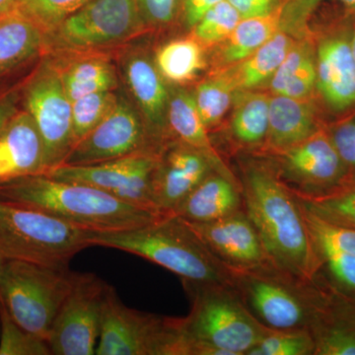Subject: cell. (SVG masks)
<instances>
[{
  "label": "cell",
  "mask_w": 355,
  "mask_h": 355,
  "mask_svg": "<svg viewBox=\"0 0 355 355\" xmlns=\"http://www.w3.org/2000/svg\"><path fill=\"white\" fill-rule=\"evenodd\" d=\"M330 139L347 170H355V118L338 125Z\"/></svg>",
  "instance_id": "41"
},
{
  "label": "cell",
  "mask_w": 355,
  "mask_h": 355,
  "mask_svg": "<svg viewBox=\"0 0 355 355\" xmlns=\"http://www.w3.org/2000/svg\"><path fill=\"white\" fill-rule=\"evenodd\" d=\"M243 207L261 236L270 261L284 272L315 282L321 263L298 198L277 172L250 163L241 179Z\"/></svg>",
  "instance_id": "1"
},
{
  "label": "cell",
  "mask_w": 355,
  "mask_h": 355,
  "mask_svg": "<svg viewBox=\"0 0 355 355\" xmlns=\"http://www.w3.org/2000/svg\"><path fill=\"white\" fill-rule=\"evenodd\" d=\"M158 156L157 153H140L98 164L60 165L46 174L95 187L123 202L155 212L151 189Z\"/></svg>",
  "instance_id": "13"
},
{
  "label": "cell",
  "mask_w": 355,
  "mask_h": 355,
  "mask_svg": "<svg viewBox=\"0 0 355 355\" xmlns=\"http://www.w3.org/2000/svg\"><path fill=\"white\" fill-rule=\"evenodd\" d=\"M0 200L96 232L127 230L159 216L95 187L48 174L18 178L0 184Z\"/></svg>",
  "instance_id": "2"
},
{
  "label": "cell",
  "mask_w": 355,
  "mask_h": 355,
  "mask_svg": "<svg viewBox=\"0 0 355 355\" xmlns=\"http://www.w3.org/2000/svg\"><path fill=\"white\" fill-rule=\"evenodd\" d=\"M46 48V34L18 10L0 13V76L29 62Z\"/></svg>",
  "instance_id": "22"
},
{
  "label": "cell",
  "mask_w": 355,
  "mask_h": 355,
  "mask_svg": "<svg viewBox=\"0 0 355 355\" xmlns=\"http://www.w3.org/2000/svg\"><path fill=\"white\" fill-rule=\"evenodd\" d=\"M135 0H92L46 35V46L69 51L106 48L146 28Z\"/></svg>",
  "instance_id": "9"
},
{
  "label": "cell",
  "mask_w": 355,
  "mask_h": 355,
  "mask_svg": "<svg viewBox=\"0 0 355 355\" xmlns=\"http://www.w3.org/2000/svg\"><path fill=\"white\" fill-rule=\"evenodd\" d=\"M140 153H157L139 110L123 93L101 123L71 149L64 164H98Z\"/></svg>",
  "instance_id": "12"
},
{
  "label": "cell",
  "mask_w": 355,
  "mask_h": 355,
  "mask_svg": "<svg viewBox=\"0 0 355 355\" xmlns=\"http://www.w3.org/2000/svg\"><path fill=\"white\" fill-rule=\"evenodd\" d=\"M119 93L102 91L78 98L72 102L74 146L97 127L116 106Z\"/></svg>",
  "instance_id": "32"
},
{
  "label": "cell",
  "mask_w": 355,
  "mask_h": 355,
  "mask_svg": "<svg viewBox=\"0 0 355 355\" xmlns=\"http://www.w3.org/2000/svg\"><path fill=\"white\" fill-rule=\"evenodd\" d=\"M222 171L207 155L179 141L162 148L153 178L151 202L158 214H175L184 198L209 174Z\"/></svg>",
  "instance_id": "15"
},
{
  "label": "cell",
  "mask_w": 355,
  "mask_h": 355,
  "mask_svg": "<svg viewBox=\"0 0 355 355\" xmlns=\"http://www.w3.org/2000/svg\"><path fill=\"white\" fill-rule=\"evenodd\" d=\"M92 0H23L18 10L34 21L48 35Z\"/></svg>",
  "instance_id": "36"
},
{
  "label": "cell",
  "mask_w": 355,
  "mask_h": 355,
  "mask_svg": "<svg viewBox=\"0 0 355 355\" xmlns=\"http://www.w3.org/2000/svg\"><path fill=\"white\" fill-rule=\"evenodd\" d=\"M23 0H0V13L14 10L20 6Z\"/></svg>",
  "instance_id": "46"
},
{
  "label": "cell",
  "mask_w": 355,
  "mask_h": 355,
  "mask_svg": "<svg viewBox=\"0 0 355 355\" xmlns=\"http://www.w3.org/2000/svg\"><path fill=\"white\" fill-rule=\"evenodd\" d=\"M350 46H352V53H354V58H355V33L354 35V38H352V42H350Z\"/></svg>",
  "instance_id": "48"
},
{
  "label": "cell",
  "mask_w": 355,
  "mask_h": 355,
  "mask_svg": "<svg viewBox=\"0 0 355 355\" xmlns=\"http://www.w3.org/2000/svg\"><path fill=\"white\" fill-rule=\"evenodd\" d=\"M146 26H164L176 18L180 0H135Z\"/></svg>",
  "instance_id": "40"
},
{
  "label": "cell",
  "mask_w": 355,
  "mask_h": 355,
  "mask_svg": "<svg viewBox=\"0 0 355 355\" xmlns=\"http://www.w3.org/2000/svg\"><path fill=\"white\" fill-rule=\"evenodd\" d=\"M247 355H315V342L307 330H270Z\"/></svg>",
  "instance_id": "35"
},
{
  "label": "cell",
  "mask_w": 355,
  "mask_h": 355,
  "mask_svg": "<svg viewBox=\"0 0 355 355\" xmlns=\"http://www.w3.org/2000/svg\"><path fill=\"white\" fill-rule=\"evenodd\" d=\"M243 209L241 186L230 175L214 171L184 198L173 214L191 223H205Z\"/></svg>",
  "instance_id": "20"
},
{
  "label": "cell",
  "mask_w": 355,
  "mask_h": 355,
  "mask_svg": "<svg viewBox=\"0 0 355 355\" xmlns=\"http://www.w3.org/2000/svg\"><path fill=\"white\" fill-rule=\"evenodd\" d=\"M92 246L120 250L162 266L182 282L232 284V272L209 251L193 226L177 214H159L144 225L90 234ZM233 286V284H232Z\"/></svg>",
  "instance_id": "3"
},
{
  "label": "cell",
  "mask_w": 355,
  "mask_h": 355,
  "mask_svg": "<svg viewBox=\"0 0 355 355\" xmlns=\"http://www.w3.org/2000/svg\"><path fill=\"white\" fill-rule=\"evenodd\" d=\"M232 272L233 287L254 319L275 331L307 330L328 298V287L275 266Z\"/></svg>",
  "instance_id": "5"
},
{
  "label": "cell",
  "mask_w": 355,
  "mask_h": 355,
  "mask_svg": "<svg viewBox=\"0 0 355 355\" xmlns=\"http://www.w3.org/2000/svg\"><path fill=\"white\" fill-rule=\"evenodd\" d=\"M242 19L259 17L272 12L279 6V0H227Z\"/></svg>",
  "instance_id": "43"
},
{
  "label": "cell",
  "mask_w": 355,
  "mask_h": 355,
  "mask_svg": "<svg viewBox=\"0 0 355 355\" xmlns=\"http://www.w3.org/2000/svg\"><path fill=\"white\" fill-rule=\"evenodd\" d=\"M242 18L227 0H222L193 27L196 37L205 43H216L227 39Z\"/></svg>",
  "instance_id": "38"
},
{
  "label": "cell",
  "mask_w": 355,
  "mask_h": 355,
  "mask_svg": "<svg viewBox=\"0 0 355 355\" xmlns=\"http://www.w3.org/2000/svg\"><path fill=\"white\" fill-rule=\"evenodd\" d=\"M306 210L331 225L355 229V184L318 196H297Z\"/></svg>",
  "instance_id": "29"
},
{
  "label": "cell",
  "mask_w": 355,
  "mask_h": 355,
  "mask_svg": "<svg viewBox=\"0 0 355 355\" xmlns=\"http://www.w3.org/2000/svg\"><path fill=\"white\" fill-rule=\"evenodd\" d=\"M77 275L69 268L6 260L0 279V302L20 327L48 340Z\"/></svg>",
  "instance_id": "8"
},
{
  "label": "cell",
  "mask_w": 355,
  "mask_h": 355,
  "mask_svg": "<svg viewBox=\"0 0 355 355\" xmlns=\"http://www.w3.org/2000/svg\"><path fill=\"white\" fill-rule=\"evenodd\" d=\"M168 127L179 139V141L207 154L222 171L231 174L222 162L220 156L209 139L193 94L182 89L170 92Z\"/></svg>",
  "instance_id": "25"
},
{
  "label": "cell",
  "mask_w": 355,
  "mask_h": 355,
  "mask_svg": "<svg viewBox=\"0 0 355 355\" xmlns=\"http://www.w3.org/2000/svg\"><path fill=\"white\" fill-rule=\"evenodd\" d=\"M282 18L284 8L279 6L266 15L241 19L227 38V44L224 49L226 62H241L253 55L277 34Z\"/></svg>",
  "instance_id": "26"
},
{
  "label": "cell",
  "mask_w": 355,
  "mask_h": 355,
  "mask_svg": "<svg viewBox=\"0 0 355 355\" xmlns=\"http://www.w3.org/2000/svg\"><path fill=\"white\" fill-rule=\"evenodd\" d=\"M44 172V144L38 128L25 110L17 111L0 132V184Z\"/></svg>",
  "instance_id": "18"
},
{
  "label": "cell",
  "mask_w": 355,
  "mask_h": 355,
  "mask_svg": "<svg viewBox=\"0 0 355 355\" xmlns=\"http://www.w3.org/2000/svg\"><path fill=\"white\" fill-rule=\"evenodd\" d=\"M77 55L76 58L57 67L62 85L70 101L73 102L83 96L114 91L119 87V78L114 65L102 55Z\"/></svg>",
  "instance_id": "24"
},
{
  "label": "cell",
  "mask_w": 355,
  "mask_h": 355,
  "mask_svg": "<svg viewBox=\"0 0 355 355\" xmlns=\"http://www.w3.org/2000/svg\"><path fill=\"white\" fill-rule=\"evenodd\" d=\"M91 232L0 200V254L6 260L67 268L76 254L92 247Z\"/></svg>",
  "instance_id": "6"
},
{
  "label": "cell",
  "mask_w": 355,
  "mask_h": 355,
  "mask_svg": "<svg viewBox=\"0 0 355 355\" xmlns=\"http://www.w3.org/2000/svg\"><path fill=\"white\" fill-rule=\"evenodd\" d=\"M196 104L207 130L225 116L232 101V89L229 83L209 80L198 84L195 94Z\"/></svg>",
  "instance_id": "37"
},
{
  "label": "cell",
  "mask_w": 355,
  "mask_h": 355,
  "mask_svg": "<svg viewBox=\"0 0 355 355\" xmlns=\"http://www.w3.org/2000/svg\"><path fill=\"white\" fill-rule=\"evenodd\" d=\"M189 223L230 272L275 266L244 209L218 220Z\"/></svg>",
  "instance_id": "16"
},
{
  "label": "cell",
  "mask_w": 355,
  "mask_h": 355,
  "mask_svg": "<svg viewBox=\"0 0 355 355\" xmlns=\"http://www.w3.org/2000/svg\"><path fill=\"white\" fill-rule=\"evenodd\" d=\"M317 83L316 64L306 50H289L279 69L272 77L275 95L303 99L312 92Z\"/></svg>",
  "instance_id": "28"
},
{
  "label": "cell",
  "mask_w": 355,
  "mask_h": 355,
  "mask_svg": "<svg viewBox=\"0 0 355 355\" xmlns=\"http://www.w3.org/2000/svg\"><path fill=\"white\" fill-rule=\"evenodd\" d=\"M315 133L314 114L307 103L280 95L270 100L268 140L275 150L295 146Z\"/></svg>",
  "instance_id": "23"
},
{
  "label": "cell",
  "mask_w": 355,
  "mask_h": 355,
  "mask_svg": "<svg viewBox=\"0 0 355 355\" xmlns=\"http://www.w3.org/2000/svg\"><path fill=\"white\" fill-rule=\"evenodd\" d=\"M23 105L43 140L46 174L64 164L74 146L72 102L53 62L42 64L26 84Z\"/></svg>",
  "instance_id": "10"
},
{
  "label": "cell",
  "mask_w": 355,
  "mask_h": 355,
  "mask_svg": "<svg viewBox=\"0 0 355 355\" xmlns=\"http://www.w3.org/2000/svg\"><path fill=\"white\" fill-rule=\"evenodd\" d=\"M324 3H334L342 6L345 8L355 10V0H291L288 6L282 7L284 12L288 13L289 16L301 19L307 17L311 13Z\"/></svg>",
  "instance_id": "42"
},
{
  "label": "cell",
  "mask_w": 355,
  "mask_h": 355,
  "mask_svg": "<svg viewBox=\"0 0 355 355\" xmlns=\"http://www.w3.org/2000/svg\"><path fill=\"white\" fill-rule=\"evenodd\" d=\"M191 312L181 318L184 335L200 355H247L270 331L254 319L232 284L183 282Z\"/></svg>",
  "instance_id": "4"
},
{
  "label": "cell",
  "mask_w": 355,
  "mask_h": 355,
  "mask_svg": "<svg viewBox=\"0 0 355 355\" xmlns=\"http://www.w3.org/2000/svg\"><path fill=\"white\" fill-rule=\"evenodd\" d=\"M107 286L93 273L78 272L49 335L51 354H95Z\"/></svg>",
  "instance_id": "11"
},
{
  "label": "cell",
  "mask_w": 355,
  "mask_h": 355,
  "mask_svg": "<svg viewBox=\"0 0 355 355\" xmlns=\"http://www.w3.org/2000/svg\"><path fill=\"white\" fill-rule=\"evenodd\" d=\"M270 99L261 94L246 96L233 114V137L248 146L261 144L268 139Z\"/></svg>",
  "instance_id": "30"
},
{
  "label": "cell",
  "mask_w": 355,
  "mask_h": 355,
  "mask_svg": "<svg viewBox=\"0 0 355 355\" xmlns=\"http://www.w3.org/2000/svg\"><path fill=\"white\" fill-rule=\"evenodd\" d=\"M155 65L163 78L170 83H189L205 67L202 46L193 39L174 40L159 49Z\"/></svg>",
  "instance_id": "27"
},
{
  "label": "cell",
  "mask_w": 355,
  "mask_h": 355,
  "mask_svg": "<svg viewBox=\"0 0 355 355\" xmlns=\"http://www.w3.org/2000/svg\"><path fill=\"white\" fill-rule=\"evenodd\" d=\"M121 71L133 105L146 125L151 144L160 153L168 128L170 98L162 76L146 53L135 49L121 55Z\"/></svg>",
  "instance_id": "17"
},
{
  "label": "cell",
  "mask_w": 355,
  "mask_h": 355,
  "mask_svg": "<svg viewBox=\"0 0 355 355\" xmlns=\"http://www.w3.org/2000/svg\"><path fill=\"white\" fill-rule=\"evenodd\" d=\"M48 340L16 323L0 302V355H51Z\"/></svg>",
  "instance_id": "33"
},
{
  "label": "cell",
  "mask_w": 355,
  "mask_h": 355,
  "mask_svg": "<svg viewBox=\"0 0 355 355\" xmlns=\"http://www.w3.org/2000/svg\"><path fill=\"white\" fill-rule=\"evenodd\" d=\"M314 247L321 263L320 270L326 268L330 277L327 286L355 299V257L319 243H314Z\"/></svg>",
  "instance_id": "34"
},
{
  "label": "cell",
  "mask_w": 355,
  "mask_h": 355,
  "mask_svg": "<svg viewBox=\"0 0 355 355\" xmlns=\"http://www.w3.org/2000/svg\"><path fill=\"white\" fill-rule=\"evenodd\" d=\"M97 355H193L181 318L163 317L123 304L113 286L103 299Z\"/></svg>",
  "instance_id": "7"
},
{
  "label": "cell",
  "mask_w": 355,
  "mask_h": 355,
  "mask_svg": "<svg viewBox=\"0 0 355 355\" xmlns=\"http://www.w3.org/2000/svg\"><path fill=\"white\" fill-rule=\"evenodd\" d=\"M6 261V259L0 254V279H1L2 270H3V266Z\"/></svg>",
  "instance_id": "47"
},
{
  "label": "cell",
  "mask_w": 355,
  "mask_h": 355,
  "mask_svg": "<svg viewBox=\"0 0 355 355\" xmlns=\"http://www.w3.org/2000/svg\"><path fill=\"white\" fill-rule=\"evenodd\" d=\"M302 210L306 226L313 242L327 245L355 257V229L331 225L318 218L303 207Z\"/></svg>",
  "instance_id": "39"
},
{
  "label": "cell",
  "mask_w": 355,
  "mask_h": 355,
  "mask_svg": "<svg viewBox=\"0 0 355 355\" xmlns=\"http://www.w3.org/2000/svg\"><path fill=\"white\" fill-rule=\"evenodd\" d=\"M316 70V85L331 109L343 111L354 106L355 58L349 42L324 40L318 50Z\"/></svg>",
  "instance_id": "19"
},
{
  "label": "cell",
  "mask_w": 355,
  "mask_h": 355,
  "mask_svg": "<svg viewBox=\"0 0 355 355\" xmlns=\"http://www.w3.org/2000/svg\"><path fill=\"white\" fill-rule=\"evenodd\" d=\"M221 1L222 0H180L184 23L189 28L193 29L207 11Z\"/></svg>",
  "instance_id": "44"
},
{
  "label": "cell",
  "mask_w": 355,
  "mask_h": 355,
  "mask_svg": "<svg viewBox=\"0 0 355 355\" xmlns=\"http://www.w3.org/2000/svg\"><path fill=\"white\" fill-rule=\"evenodd\" d=\"M291 42L286 35L277 33L253 55L245 60L240 69L239 83L242 87L253 88L272 79L286 58Z\"/></svg>",
  "instance_id": "31"
},
{
  "label": "cell",
  "mask_w": 355,
  "mask_h": 355,
  "mask_svg": "<svg viewBox=\"0 0 355 355\" xmlns=\"http://www.w3.org/2000/svg\"><path fill=\"white\" fill-rule=\"evenodd\" d=\"M19 101L17 92H11L0 99V132L9 119L18 111L17 103Z\"/></svg>",
  "instance_id": "45"
},
{
  "label": "cell",
  "mask_w": 355,
  "mask_h": 355,
  "mask_svg": "<svg viewBox=\"0 0 355 355\" xmlns=\"http://www.w3.org/2000/svg\"><path fill=\"white\" fill-rule=\"evenodd\" d=\"M327 286L328 298L310 329L315 355H355V299Z\"/></svg>",
  "instance_id": "21"
},
{
  "label": "cell",
  "mask_w": 355,
  "mask_h": 355,
  "mask_svg": "<svg viewBox=\"0 0 355 355\" xmlns=\"http://www.w3.org/2000/svg\"><path fill=\"white\" fill-rule=\"evenodd\" d=\"M282 173L297 196H318L343 186L347 168L330 137L315 133L295 146L275 150ZM282 179V178H280Z\"/></svg>",
  "instance_id": "14"
}]
</instances>
